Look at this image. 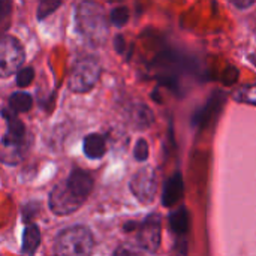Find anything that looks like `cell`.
Returning a JSON list of instances; mask_svg holds the SVG:
<instances>
[{
    "mask_svg": "<svg viewBox=\"0 0 256 256\" xmlns=\"http://www.w3.org/2000/svg\"><path fill=\"white\" fill-rule=\"evenodd\" d=\"M2 117L6 120V132L0 140V160L6 165H16L22 160L28 146L26 124L8 108L2 110Z\"/></svg>",
    "mask_w": 256,
    "mask_h": 256,
    "instance_id": "obj_1",
    "label": "cell"
},
{
    "mask_svg": "<svg viewBox=\"0 0 256 256\" xmlns=\"http://www.w3.org/2000/svg\"><path fill=\"white\" fill-rule=\"evenodd\" d=\"M76 27L81 36L93 46H102L108 36V21L100 4L82 2L76 8Z\"/></svg>",
    "mask_w": 256,
    "mask_h": 256,
    "instance_id": "obj_2",
    "label": "cell"
},
{
    "mask_svg": "<svg viewBox=\"0 0 256 256\" xmlns=\"http://www.w3.org/2000/svg\"><path fill=\"white\" fill-rule=\"evenodd\" d=\"M93 248V234L88 228L81 225L63 230L54 243L57 256H90Z\"/></svg>",
    "mask_w": 256,
    "mask_h": 256,
    "instance_id": "obj_3",
    "label": "cell"
},
{
    "mask_svg": "<svg viewBox=\"0 0 256 256\" xmlns=\"http://www.w3.org/2000/svg\"><path fill=\"white\" fill-rule=\"evenodd\" d=\"M100 76V63L96 57H82L75 62L70 78L69 87L75 93H87L90 92Z\"/></svg>",
    "mask_w": 256,
    "mask_h": 256,
    "instance_id": "obj_4",
    "label": "cell"
},
{
    "mask_svg": "<svg viewBox=\"0 0 256 256\" xmlns=\"http://www.w3.org/2000/svg\"><path fill=\"white\" fill-rule=\"evenodd\" d=\"M26 52L21 42L14 36L0 38V78H8L21 69Z\"/></svg>",
    "mask_w": 256,
    "mask_h": 256,
    "instance_id": "obj_5",
    "label": "cell"
},
{
    "mask_svg": "<svg viewBox=\"0 0 256 256\" xmlns=\"http://www.w3.org/2000/svg\"><path fill=\"white\" fill-rule=\"evenodd\" d=\"M86 200H82L81 196H78L69 186L66 182L58 183L50 194V208L54 214L58 216H66L74 212H76Z\"/></svg>",
    "mask_w": 256,
    "mask_h": 256,
    "instance_id": "obj_6",
    "label": "cell"
},
{
    "mask_svg": "<svg viewBox=\"0 0 256 256\" xmlns=\"http://www.w3.org/2000/svg\"><path fill=\"white\" fill-rule=\"evenodd\" d=\"M130 190L140 202L150 204L158 192L156 172L152 168L140 170L130 180Z\"/></svg>",
    "mask_w": 256,
    "mask_h": 256,
    "instance_id": "obj_7",
    "label": "cell"
},
{
    "mask_svg": "<svg viewBox=\"0 0 256 256\" xmlns=\"http://www.w3.org/2000/svg\"><path fill=\"white\" fill-rule=\"evenodd\" d=\"M160 218L159 214H150L144 222L138 225L136 242L141 249L147 252H156L160 246Z\"/></svg>",
    "mask_w": 256,
    "mask_h": 256,
    "instance_id": "obj_8",
    "label": "cell"
},
{
    "mask_svg": "<svg viewBox=\"0 0 256 256\" xmlns=\"http://www.w3.org/2000/svg\"><path fill=\"white\" fill-rule=\"evenodd\" d=\"M68 186L82 200H87V196L90 195V192L93 190V178L88 172L75 168L72 170L69 178L66 180Z\"/></svg>",
    "mask_w": 256,
    "mask_h": 256,
    "instance_id": "obj_9",
    "label": "cell"
},
{
    "mask_svg": "<svg viewBox=\"0 0 256 256\" xmlns=\"http://www.w3.org/2000/svg\"><path fill=\"white\" fill-rule=\"evenodd\" d=\"M183 190H184L183 177H182L180 172H176L165 183L164 194H162V204L165 207H174L183 198Z\"/></svg>",
    "mask_w": 256,
    "mask_h": 256,
    "instance_id": "obj_10",
    "label": "cell"
},
{
    "mask_svg": "<svg viewBox=\"0 0 256 256\" xmlns=\"http://www.w3.org/2000/svg\"><path fill=\"white\" fill-rule=\"evenodd\" d=\"M82 150L88 159H100L106 153V142L102 135L90 134L82 140Z\"/></svg>",
    "mask_w": 256,
    "mask_h": 256,
    "instance_id": "obj_11",
    "label": "cell"
},
{
    "mask_svg": "<svg viewBox=\"0 0 256 256\" xmlns=\"http://www.w3.org/2000/svg\"><path fill=\"white\" fill-rule=\"evenodd\" d=\"M222 104H224V93L214 92V94L212 96V99L208 100V104H207L200 112H196V116L194 117V123L198 124V126L207 124V123L212 120L213 112H219Z\"/></svg>",
    "mask_w": 256,
    "mask_h": 256,
    "instance_id": "obj_12",
    "label": "cell"
},
{
    "mask_svg": "<svg viewBox=\"0 0 256 256\" xmlns=\"http://www.w3.org/2000/svg\"><path fill=\"white\" fill-rule=\"evenodd\" d=\"M40 244V231L36 225L27 224L22 232V254L27 256H33L36 249Z\"/></svg>",
    "mask_w": 256,
    "mask_h": 256,
    "instance_id": "obj_13",
    "label": "cell"
},
{
    "mask_svg": "<svg viewBox=\"0 0 256 256\" xmlns=\"http://www.w3.org/2000/svg\"><path fill=\"white\" fill-rule=\"evenodd\" d=\"M33 105V99L28 93L24 92H15L9 96V106L8 110L12 111L14 114H20V112H27L32 110Z\"/></svg>",
    "mask_w": 256,
    "mask_h": 256,
    "instance_id": "obj_14",
    "label": "cell"
},
{
    "mask_svg": "<svg viewBox=\"0 0 256 256\" xmlns=\"http://www.w3.org/2000/svg\"><path fill=\"white\" fill-rule=\"evenodd\" d=\"M170 226L174 234L177 236H184L189 230V216L188 210L184 207L177 208L170 214Z\"/></svg>",
    "mask_w": 256,
    "mask_h": 256,
    "instance_id": "obj_15",
    "label": "cell"
},
{
    "mask_svg": "<svg viewBox=\"0 0 256 256\" xmlns=\"http://www.w3.org/2000/svg\"><path fill=\"white\" fill-rule=\"evenodd\" d=\"M132 122L136 128H147L153 122V114L146 105H138L132 108Z\"/></svg>",
    "mask_w": 256,
    "mask_h": 256,
    "instance_id": "obj_16",
    "label": "cell"
},
{
    "mask_svg": "<svg viewBox=\"0 0 256 256\" xmlns=\"http://www.w3.org/2000/svg\"><path fill=\"white\" fill-rule=\"evenodd\" d=\"M232 98H234L237 102L256 105V84H250V86H244V87L237 88V90L234 92Z\"/></svg>",
    "mask_w": 256,
    "mask_h": 256,
    "instance_id": "obj_17",
    "label": "cell"
},
{
    "mask_svg": "<svg viewBox=\"0 0 256 256\" xmlns=\"http://www.w3.org/2000/svg\"><path fill=\"white\" fill-rule=\"evenodd\" d=\"M110 20L114 26L122 27L129 21V9L126 6H117L111 10Z\"/></svg>",
    "mask_w": 256,
    "mask_h": 256,
    "instance_id": "obj_18",
    "label": "cell"
},
{
    "mask_svg": "<svg viewBox=\"0 0 256 256\" xmlns=\"http://www.w3.org/2000/svg\"><path fill=\"white\" fill-rule=\"evenodd\" d=\"M62 4V2L58 0H42L38 6V18L39 20H44L46 18L48 15H51L58 6Z\"/></svg>",
    "mask_w": 256,
    "mask_h": 256,
    "instance_id": "obj_19",
    "label": "cell"
},
{
    "mask_svg": "<svg viewBox=\"0 0 256 256\" xmlns=\"http://www.w3.org/2000/svg\"><path fill=\"white\" fill-rule=\"evenodd\" d=\"M10 12H12V3L8 0H0V33L9 27Z\"/></svg>",
    "mask_w": 256,
    "mask_h": 256,
    "instance_id": "obj_20",
    "label": "cell"
},
{
    "mask_svg": "<svg viewBox=\"0 0 256 256\" xmlns=\"http://www.w3.org/2000/svg\"><path fill=\"white\" fill-rule=\"evenodd\" d=\"M34 78V70L33 68H21L18 72H16V86L20 87H27L32 84Z\"/></svg>",
    "mask_w": 256,
    "mask_h": 256,
    "instance_id": "obj_21",
    "label": "cell"
},
{
    "mask_svg": "<svg viewBox=\"0 0 256 256\" xmlns=\"http://www.w3.org/2000/svg\"><path fill=\"white\" fill-rule=\"evenodd\" d=\"M134 156L138 162H144L148 158V144L146 140H138L134 148Z\"/></svg>",
    "mask_w": 256,
    "mask_h": 256,
    "instance_id": "obj_22",
    "label": "cell"
},
{
    "mask_svg": "<svg viewBox=\"0 0 256 256\" xmlns=\"http://www.w3.org/2000/svg\"><path fill=\"white\" fill-rule=\"evenodd\" d=\"M112 256H141L138 252L129 249V248H118L116 249V252L112 254Z\"/></svg>",
    "mask_w": 256,
    "mask_h": 256,
    "instance_id": "obj_23",
    "label": "cell"
},
{
    "mask_svg": "<svg viewBox=\"0 0 256 256\" xmlns=\"http://www.w3.org/2000/svg\"><path fill=\"white\" fill-rule=\"evenodd\" d=\"M114 44H116V48H117V51H118V52H123V51H124V48H126V42H124V38H123L122 34H118V36L116 38Z\"/></svg>",
    "mask_w": 256,
    "mask_h": 256,
    "instance_id": "obj_24",
    "label": "cell"
},
{
    "mask_svg": "<svg viewBox=\"0 0 256 256\" xmlns=\"http://www.w3.org/2000/svg\"><path fill=\"white\" fill-rule=\"evenodd\" d=\"M254 4H255V2H234V6H237L240 9H246V8H250Z\"/></svg>",
    "mask_w": 256,
    "mask_h": 256,
    "instance_id": "obj_25",
    "label": "cell"
},
{
    "mask_svg": "<svg viewBox=\"0 0 256 256\" xmlns=\"http://www.w3.org/2000/svg\"><path fill=\"white\" fill-rule=\"evenodd\" d=\"M135 228H138V224L136 222H128L124 225V231H134Z\"/></svg>",
    "mask_w": 256,
    "mask_h": 256,
    "instance_id": "obj_26",
    "label": "cell"
}]
</instances>
